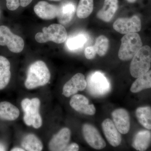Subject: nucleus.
<instances>
[{
	"instance_id": "f257e3e1",
	"label": "nucleus",
	"mask_w": 151,
	"mask_h": 151,
	"mask_svg": "<svg viewBox=\"0 0 151 151\" xmlns=\"http://www.w3.org/2000/svg\"><path fill=\"white\" fill-rule=\"evenodd\" d=\"M50 78V72L46 64L43 61L38 60L29 68L25 86L27 89H31L44 86Z\"/></svg>"
},
{
	"instance_id": "f03ea898",
	"label": "nucleus",
	"mask_w": 151,
	"mask_h": 151,
	"mask_svg": "<svg viewBox=\"0 0 151 151\" xmlns=\"http://www.w3.org/2000/svg\"><path fill=\"white\" fill-rule=\"evenodd\" d=\"M151 64V48L142 46L132 58L130 71L133 77L137 78L150 70Z\"/></svg>"
},
{
	"instance_id": "7ed1b4c3",
	"label": "nucleus",
	"mask_w": 151,
	"mask_h": 151,
	"mask_svg": "<svg viewBox=\"0 0 151 151\" xmlns=\"http://www.w3.org/2000/svg\"><path fill=\"white\" fill-rule=\"evenodd\" d=\"M22 108L24 111V121L28 126H32L39 129L42 124V119L40 114V101L37 98L30 100L26 98L22 101Z\"/></svg>"
},
{
	"instance_id": "20e7f679",
	"label": "nucleus",
	"mask_w": 151,
	"mask_h": 151,
	"mask_svg": "<svg viewBox=\"0 0 151 151\" xmlns=\"http://www.w3.org/2000/svg\"><path fill=\"white\" fill-rule=\"evenodd\" d=\"M121 41L118 55L124 61L132 59L142 47L140 37L137 32L126 34L122 37Z\"/></svg>"
},
{
	"instance_id": "39448f33",
	"label": "nucleus",
	"mask_w": 151,
	"mask_h": 151,
	"mask_svg": "<svg viewBox=\"0 0 151 151\" xmlns=\"http://www.w3.org/2000/svg\"><path fill=\"white\" fill-rule=\"evenodd\" d=\"M67 37V33L65 27L62 25L57 24L44 27L42 32L37 33L35 36V40L40 43L50 41L56 43H62L66 40Z\"/></svg>"
},
{
	"instance_id": "423d86ee",
	"label": "nucleus",
	"mask_w": 151,
	"mask_h": 151,
	"mask_svg": "<svg viewBox=\"0 0 151 151\" xmlns=\"http://www.w3.org/2000/svg\"><path fill=\"white\" fill-rule=\"evenodd\" d=\"M86 82L89 92L94 96H103L111 89V85L108 79L103 73L98 71L89 75Z\"/></svg>"
},
{
	"instance_id": "0eeeda50",
	"label": "nucleus",
	"mask_w": 151,
	"mask_h": 151,
	"mask_svg": "<svg viewBox=\"0 0 151 151\" xmlns=\"http://www.w3.org/2000/svg\"><path fill=\"white\" fill-rule=\"evenodd\" d=\"M24 43L21 37L14 34L5 26H0V45L7 46L12 52H21L24 47Z\"/></svg>"
},
{
	"instance_id": "6e6552de",
	"label": "nucleus",
	"mask_w": 151,
	"mask_h": 151,
	"mask_svg": "<svg viewBox=\"0 0 151 151\" xmlns=\"http://www.w3.org/2000/svg\"><path fill=\"white\" fill-rule=\"evenodd\" d=\"M113 27L117 32L122 34L139 32L142 28L141 19L136 15L130 18H119L114 23Z\"/></svg>"
},
{
	"instance_id": "1a4fd4ad",
	"label": "nucleus",
	"mask_w": 151,
	"mask_h": 151,
	"mask_svg": "<svg viewBox=\"0 0 151 151\" xmlns=\"http://www.w3.org/2000/svg\"><path fill=\"white\" fill-rule=\"evenodd\" d=\"M82 133L87 144L95 150H102L106 144L98 130L91 124H84L82 127Z\"/></svg>"
},
{
	"instance_id": "9d476101",
	"label": "nucleus",
	"mask_w": 151,
	"mask_h": 151,
	"mask_svg": "<svg viewBox=\"0 0 151 151\" xmlns=\"http://www.w3.org/2000/svg\"><path fill=\"white\" fill-rule=\"evenodd\" d=\"M87 86V82L84 76L81 73H77L67 81L63 88V94L66 97L74 95L78 91H82Z\"/></svg>"
},
{
	"instance_id": "9b49d317",
	"label": "nucleus",
	"mask_w": 151,
	"mask_h": 151,
	"mask_svg": "<svg viewBox=\"0 0 151 151\" xmlns=\"http://www.w3.org/2000/svg\"><path fill=\"white\" fill-rule=\"evenodd\" d=\"M71 108L79 113L93 116L96 112L93 104H89L88 99L84 95L77 94L73 95L70 101Z\"/></svg>"
},
{
	"instance_id": "f8f14e48",
	"label": "nucleus",
	"mask_w": 151,
	"mask_h": 151,
	"mask_svg": "<svg viewBox=\"0 0 151 151\" xmlns=\"http://www.w3.org/2000/svg\"><path fill=\"white\" fill-rule=\"evenodd\" d=\"M113 122L120 133L127 134L130 129L129 114L126 109L119 108L112 112Z\"/></svg>"
},
{
	"instance_id": "ddd939ff",
	"label": "nucleus",
	"mask_w": 151,
	"mask_h": 151,
	"mask_svg": "<svg viewBox=\"0 0 151 151\" xmlns=\"http://www.w3.org/2000/svg\"><path fill=\"white\" fill-rule=\"evenodd\" d=\"M71 132L67 128H63L54 136L49 144L50 151H65L70 139Z\"/></svg>"
},
{
	"instance_id": "4468645a",
	"label": "nucleus",
	"mask_w": 151,
	"mask_h": 151,
	"mask_svg": "<svg viewBox=\"0 0 151 151\" xmlns=\"http://www.w3.org/2000/svg\"><path fill=\"white\" fill-rule=\"evenodd\" d=\"M102 127L109 144L113 147L119 146L122 142V136L113 121L109 119H105L102 123Z\"/></svg>"
},
{
	"instance_id": "2eb2a0df",
	"label": "nucleus",
	"mask_w": 151,
	"mask_h": 151,
	"mask_svg": "<svg viewBox=\"0 0 151 151\" xmlns=\"http://www.w3.org/2000/svg\"><path fill=\"white\" fill-rule=\"evenodd\" d=\"M59 7L44 1L39 2L35 6V12L40 18L50 20L55 18L58 14Z\"/></svg>"
},
{
	"instance_id": "dca6fc26",
	"label": "nucleus",
	"mask_w": 151,
	"mask_h": 151,
	"mask_svg": "<svg viewBox=\"0 0 151 151\" xmlns=\"http://www.w3.org/2000/svg\"><path fill=\"white\" fill-rule=\"evenodd\" d=\"M118 8V0H105L103 8L98 12L97 16L103 21L110 22Z\"/></svg>"
},
{
	"instance_id": "f3484780",
	"label": "nucleus",
	"mask_w": 151,
	"mask_h": 151,
	"mask_svg": "<svg viewBox=\"0 0 151 151\" xmlns=\"http://www.w3.org/2000/svg\"><path fill=\"white\" fill-rule=\"evenodd\" d=\"M151 142V132L143 130L138 132L134 137L132 145L137 151H145L149 147Z\"/></svg>"
},
{
	"instance_id": "a211bd4d",
	"label": "nucleus",
	"mask_w": 151,
	"mask_h": 151,
	"mask_svg": "<svg viewBox=\"0 0 151 151\" xmlns=\"http://www.w3.org/2000/svg\"><path fill=\"white\" fill-rule=\"evenodd\" d=\"M75 6L73 3L67 2L59 7L58 19L62 24L69 23L73 19L75 12Z\"/></svg>"
},
{
	"instance_id": "6ab92c4d",
	"label": "nucleus",
	"mask_w": 151,
	"mask_h": 151,
	"mask_svg": "<svg viewBox=\"0 0 151 151\" xmlns=\"http://www.w3.org/2000/svg\"><path fill=\"white\" fill-rule=\"evenodd\" d=\"M18 108L8 102L0 103V119L6 121H14L19 116Z\"/></svg>"
},
{
	"instance_id": "aec40b11",
	"label": "nucleus",
	"mask_w": 151,
	"mask_h": 151,
	"mask_svg": "<svg viewBox=\"0 0 151 151\" xmlns=\"http://www.w3.org/2000/svg\"><path fill=\"white\" fill-rule=\"evenodd\" d=\"M10 63L5 57L0 56V90L7 86L11 77Z\"/></svg>"
},
{
	"instance_id": "412c9836",
	"label": "nucleus",
	"mask_w": 151,
	"mask_h": 151,
	"mask_svg": "<svg viewBox=\"0 0 151 151\" xmlns=\"http://www.w3.org/2000/svg\"><path fill=\"white\" fill-rule=\"evenodd\" d=\"M150 88H151V70L138 77L132 84L130 91L136 93Z\"/></svg>"
},
{
	"instance_id": "4be33fe9",
	"label": "nucleus",
	"mask_w": 151,
	"mask_h": 151,
	"mask_svg": "<svg viewBox=\"0 0 151 151\" xmlns=\"http://www.w3.org/2000/svg\"><path fill=\"white\" fill-rule=\"evenodd\" d=\"M22 146L25 150L28 151H40L43 149L41 141L33 134L26 136L22 141Z\"/></svg>"
},
{
	"instance_id": "5701e85b",
	"label": "nucleus",
	"mask_w": 151,
	"mask_h": 151,
	"mask_svg": "<svg viewBox=\"0 0 151 151\" xmlns=\"http://www.w3.org/2000/svg\"><path fill=\"white\" fill-rule=\"evenodd\" d=\"M136 116L140 124L147 129L151 130V108L149 106L139 107Z\"/></svg>"
},
{
	"instance_id": "b1692460",
	"label": "nucleus",
	"mask_w": 151,
	"mask_h": 151,
	"mask_svg": "<svg viewBox=\"0 0 151 151\" xmlns=\"http://www.w3.org/2000/svg\"><path fill=\"white\" fill-rule=\"evenodd\" d=\"M88 40V36L84 33H79L69 37L66 42V47L70 50H75L83 47Z\"/></svg>"
},
{
	"instance_id": "393cba45",
	"label": "nucleus",
	"mask_w": 151,
	"mask_h": 151,
	"mask_svg": "<svg viewBox=\"0 0 151 151\" xmlns=\"http://www.w3.org/2000/svg\"><path fill=\"white\" fill-rule=\"evenodd\" d=\"M93 1L80 0L76 10V14L79 18H86L91 14L94 7Z\"/></svg>"
},
{
	"instance_id": "a878e982",
	"label": "nucleus",
	"mask_w": 151,
	"mask_h": 151,
	"mask_svg": "<svg viewBox=\"0 0 151 151\" xmlns=\"http://www.w3.org/2000/svg\"><path fill=\"white\" fill-rule=\"evenodd\" d=\"M97 53L100 56H103L107 53L109 48V40L104 35H100L96 39L94 45Z\"/></svg>"
},
{
	"instance_id": "bb28decb",
	"label": "nucleus",
	"mask_w": 151,
	"mask_h": 151,
	"mask_svg": "<svg viewBox=\"0 0 151 151\" xmlns=\"http://www.w3.org/2000/svg\"><path fill=\"white\" fill-rule=\"evenodd\" d=\"M97 53V51L94 46L88 47L85 49L84 51L85 57L89 60L93 59Z\"/></svg>"
},
{
	"instance_id": "cd10ccee",
	"label": "nucleus",
	"mask_w": 151,
	"mask_h": 151,
	"mask_svg": "<svg viewBox=\"0 0 151 151\" xmlns=\"http://www.w3.org/2000/svg\"><path fill=\"white\" fill-rule=\"evenodd\" d=\"M6 6L9 10L14 11L20 6V0H6Z\"/></svg>"
},
{
	"instance_id": "c85d7f7f",
	"label": "nucleus",
	"mask_w": 151,
	"mask_h": 151,
	"mask_svg": "<svg viewBox=\"0 0 151 151\" xmlns=\"http://www.w3.org/2000/svg\"><path fill=\"white\" fill-rule=\"evenodd\" d=\"M79 146L75 143H72L69 145L68 146L65 151H77L79 150Z\"/></svg>"
},
{
	"instance_id": "c756f323",
	"label": "nucleus",
	"mask_w": 151,
	"mask_h": 151,
	"mask_svg": "<svg viewBox=\"0 0 151 151\" xmlns=\"http://www.w3.org/2000/svg\"><path fill=\"white\" fill-rule=\"evenodd\" d=\"M32 1V0H20V4L21 6L24 7L29 4Z\"/></svg>"
},
{
	"instance_id": "7c9ffc66",
	"label": "nucleus",
	"mask_w": 151,
	"mask_h": 151,
	"mask_svg": "<svg viewBox=\"0 0 151 151\" xmlns=\"http://www.w3.org/2000/svg\"><path fill=\"white\" fill-rule=\"evenodd\" d=\"M12 151H24L25 150L23 149L20 148H14L11 150Z\"/></svg>"
},
{
	"instance_id": "2f4dec72",
	"label": "nucleus",
	"mask_w": 151,
	"mask_h": 151,
	"mask_svg": "<svg viewBox=\"0 0 151 151\" xmlns=\"http://www.w3.org/2000/svg\"><path fill=\"white\" fill-rule=\"evenodd\" d=\"M5 148L4 146L1 144H0V151H5Z\"/></svg>"
},
{
	"instance_id": "473e14b6",
	"label": "nucleus",
	"mask_w": 151,
	"mask_h": 151,
	"mask_svg": "<svg viewBox=\"0 0 151 151\" xmlns=\"http://www.w3.org/2000/svg\"><path fill=\"white\" fill-rule=\"evenodd\" d=\"M127 2L130 3H134L137 1V0H127Z\"/></svg>"
},
{
	"instance_id": "72a5a7b5",
	"label": "nucleus",
	"mask_w": 151,
	"mask_h": 151,
	"mask_svg": "<svg viewBox=\"0 0 151 151\" xmlns=\"http://www.w3.org/2000/svg\"><path fill=\"white\" fill-rule=\"evenodd\" d=\"M50 1H60V0H50Z\"/></svg>"
}]
</instances>
